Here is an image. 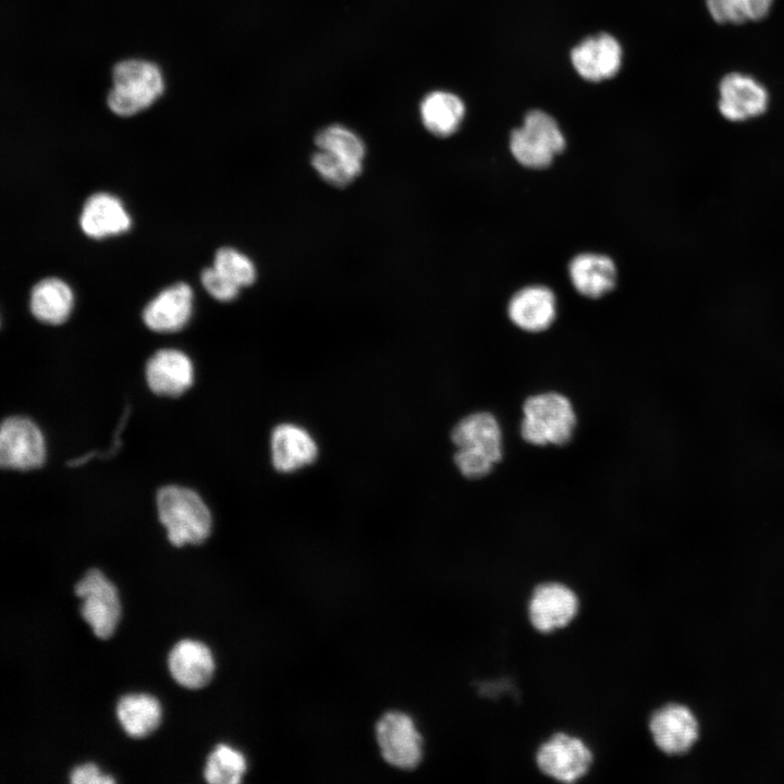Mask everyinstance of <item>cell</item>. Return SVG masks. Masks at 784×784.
<instances>
[{"label": "cell", "mask_w": 784, "mask_h": 784, "mask_svg": "<svg viewBox=\"0 0 784 784\" xmlns=\"http://www.w3.org/2000/svg\"><path fill=\"white\" fill-rule=\"evenodd\" d=\"M451 439L457 448L455 465L466 478L487 476L502 458V431L497 418L488 412L462 418L454 426Z\"/></svg>", "instance_id": "1"}, {"label": "cell", "mask_w": 784, "mask_h": 784, "mask_svg": "<svg viewBox=\"0 0 784 784\" xmlns=\"http://www.w3.org/2000/svg\"><path fill=\"white\" fill-rule=\"evenodd\" d=\"M159 519L176 547L204 542L211 530V514L203 499L193 490L167 486L157 494Z\"/></svg>", "instance_id": "2"}, {"label": "cell", "mask_w": 784, "mask_h": 784, "mask_svg": "<svg viewBox=\"0 0 784 784\" xmlns=\"http://www.w3.org/2000/svg\"><path fill=\"white\" fill-rule=\"evenodd\" d=\"M163 90L164 79L157 64L139 59L124 60L113 68L108 107L120 117H131L150 107Z\"/></svg>", "instance_id": "3"}, {"label": "cell", "mask_w": 784, "mask_h": 784, "mask_svg": "<svg viewBox=\"0 0 784 784\" xmlns=\"http://www.w3.org/2000/svg\"><path fill=\"white\" fill-rule=\"evenodd\" d=\"M522 438L535 445H564L571 441L576 415L571 401L558 392L531 395L523 405Z\"/></svg>", "instance_id": "4"}, {"label": "cell", "mask_w": 784, "mask_h": 784, "mask_svg": "<svg viewBox=\"0 0 784 784\" xmlns=\"http://www.w3.org/2000/svg\"><path fill=\"white\" fill-rule=\"evenodd\" d=\"M510 148L523 166L542 169L565 148V138L556 121L548 113L532 110L525 115L523 126L511 133Z\"/></svg>", "instance_id": "5"}, {"label": "cell", "mask_w": 784, "mask_h": 784, "mask_svg": "<svg viewBox=\"0 0 784 784\" xmlns=\"http://www.w3.org/2000/svg\"><path fill=\"white\" fill-rule=\"evenodd\" d=\"M75 595L83 599L79 611L100 639H108L114 632L121 616V604L117 588L97 568L89 569L75 584Z\"/></svg>", "instance_id": "6"}, {"label": "cell", "mask_w": 784, "mask_h": 784, "mask_svg": "<svg viewBox=\"0 0 784 784\" xmlns=\"http://www.w3.org/2000/svg\"><path fill=\"white\" fill-rule=\"evenodd\" d=\"M536 762L543 774L560 782L573 783L590 769L592 752L580 738L556 733L540 745Z\"/></svg>", "instance_id": "7"}, {"label": "cell", "mask_w": 784, "mask_h": 784, "mask_svg": "<svg viewBox=\"0 0 784 784\" xmlns=\"http://www.w3.org/2000/svg\"><path fill=\"white\" fill-rule=\"evenodd\" d=\"M45 440L39 428L26 417H9L1 425L0 464L3 468L29 470L45 461Z\"/></svg>", "instance_id": "8"}, {"label": "cell", "mask_w": 784, "mask_h": 784, "mask_svg": "<svg viewBox=\"0 0 784 784\" xmlns=\"http://www.w3.org/2000/svg\"><path fill=\"white\" fill-rule=\"evenodd\" d=\"M377 740L382 757L401 769H413L422 757V739L413 720L401 712H389L378 722Z\"/></svg>", "instance_id": "9"}, {"label": "cell", "mask_w": 784, "mask_h": 784, "mask_svg": "<svg viewBox=\"0 0 784 784\" xmlns=\"http://www.w3.org/2000/svg\"><path fill=\"white\" fill-rule=\"evenodd\" d=\"M718 109L728 122L742 123L762 115L769 105L765 87L754 77L733 72L719 85Z\"/></svg>", "instance_id": "10"}, {"label": "cell", "mask_w": 784, "mask_h": 784, "mask_svg": "<svg viewBox=\"0 0 784 784\" xmlns=\"http://www.w3.org/2000/svg\"><path fill=\"white\" fill-rule=\"evenodd\" d=\"M579 600L568 586L550 581L538 585L528 602V618L540 633H552L568 625L576 616Z\"/></svg>", "instance_id": "11"}, {"label": "cell", "mask_w": 784, "mask_h": 784, "mask_svg": "<svg viewBox=\"0 0 784 784\" xmlns=\"http://www.w3.org/2000/svg\"><path fill=\"white\" fill-rule=\"evenodd\" d=\"M649 730L658 748L670 755L687 751L698 737L696 718L681 705L657 710L650 718Z\"/></svg>", "instance_id": "12"}, {"label": "cell", "mask_w": 784, "mask_h": 784, "mask_svg": "<svg viewBox=\"0 0 784 784\" xmlns=\"http://www.w3.org/2000/svg\"><path fill=\"white\" fill-rule=\"evenodd\" d=\"M571 61L577 73L590 82L611 78L618 72L622 48L610 34L587 37L571 51Z\"/></svg>", "instance_id": "13"}, {"label": "cell", "mask_w": 784, "mask_h": 784, "mask_svg": "<svg viewBox=\"0 0 784 784\" xmlns=\"http://www.w3.org/2000/svg\"><path fill=\"white\" fill-rule=\"evenodd\" d=\"M193 308V291L184 282L162 290L143 310L145 324L156 332H175L189 320Z\"/></svg>", "instance_id": "14"}, {"label": "cell", "mask_w": 784, "mask_h": 784, "mask_svg": "<svg viewBox=\"0 0 784 784\" xmlns=\"http://www.w3.org/2000/svg\"><path fill=\"white\" fill-rule=\"evenodd\" d=\"M193 377L191 359L179 350H160L149 358L146 366L147 383L158 395L183 394L192 385Z\"/></svg>", "instance_id": "15"}, {"label": "cell", "mask_w": 784, "mask_h": 784, "mask_svg": "<svg viewBox=\"0 0 784 784\" xmlns=\"http://www.w3.org/2000/svg\"><path fill=\"white\" fill-rule=\"evenodd\" d=\"M271 460L281 473H291L311 464L318 446L311 434L295 424H280L271 433Z\"/></svg>", "instance_id": "16"}, {"label": "cell", "mask_w": 784, "mask_h": 784, "mask_svg": "<svg viewBox=\"0 0 784 784\" xmlns=\"http://www.w3.org/2000/svg\"><path fill=\"white\" fill-rule=\"evenodd\" d=\"M168 666L177 684L189 689H198L211 679L215 662L211 651L205 644L183 639L169 652Z\"/></svg>", "instance_id": "17"}, {"label": "cell", "mask_w": 784, "mask_h": 784, "mask_svg": "<svg viewBox=\"0 0 784 784\" xmlns=\"http://www.w3.org/2000/svg\"><path fill=\"white\" fill-rule=\"evenodd\" d=\"M79 225L87 236L98 240L126 232L131 218L119 198L108 193H95L83 206Z\"/></svg>", "instance_id": "18"}, {"label": "cell", "mask_w": 784, "mask_h": 784, "mask_svg": "<svg viewBox=\"0 0 784 784\" xmlns=\"http://www.w3.org/2000/svg\"><path fill=\"white\" fill-rule=\"evenodd\" d=\"M509 317L528 332L548 329L556 315L553 292L546 286H528L518 291L509 303Z\"/></svg>", "instance_id": "19"}, {"label": "cell", "mask_w": 784, "mask_h": 784, "mask_svg": "<svg viewBox=\"0 0 784 784\" xmlns=\"http://www.w3.org/2000/svg\"><path fill=\"white\" fill-rule=\"evenodd\" d=\"M571 281L584 296L597 298L610 292L616 282V268L607 256L580 254L568 266Z\"/></svg>", "instance_id": "20"}, {"label": "cell", "mask_w": 784, "mask_h": 784, "mask_svg": "<svg viewBox=\"0 0 784 784\" xmlns=\"http://www.w3.org/2000/svg\"><path fill=\"white\" fill-rule=\"evenodd\" d=\"M73 302V292L63 280L46 278L33 286L29 308L37 320L49 324H61L69 318Z\"/></svg>", "instance_id": "21"}, {"label": "cell", "mask_w": 784, "mask_h": 784, "mask_svg": "<svg viewBox=\"0 0 784 784\" xmlns=\"http://www.w3.org/2000/svg\"><path fill=\"white\" fill-rule=\"evenodd\" d=\"M419 111L427 131L439 137H448L458 130L465 107L456 95L437 90L422 99Z\"/></svg>", "instance_id": "22"}, {"label": "cell", "mask_w": 784, "mask_h": 784, "mask_svg": "<svg viewBox=\"0 0 784 784\" xmlns=\"http://www.w3.org/2000/svg\"><path fill=\"white\" fill-rule=\"evenodd\" d=\"M117 716L127 735L142 738L158 727L161 720V707L154 696L130 694L119 699Z\"/></svg>", "instance_id": "23"}, {"label": "cell", "mask_w": 784, "mask_h": 784, "mask_svg": "<svg viewBox=\"0 0 784 784\" xmlns=\"http://www.w3.org/2000/svg\"><path fill=\"white\" fill-rule=\"evenodd\" d=\"M245 770L246 760L242 752L220 744L209 755L204 776L211 784H237Z\"/></svg>", "instance_id": "24"}, {"label": "cell", "mask_w": 784, "mask_h": 784, "mask_svg": "<svg viewBox=\"0 0 784 784\" xmlns=\"http://www.w3.org/2000/svg\"><path fill=\"white\" fill-rule=\"evenodd\" d=\"M311 166L323 181L336 187H344L362 173L364 162L318 149L311 157Z\"/></svg>", "instance_id": "25"}, {"label": "cell", "mask_w": 784, "mask_h": 784, "mask_svg": "<svg viewBox=\"0 0 784 784\" xmlns=\"http://www.w3.org/2000/svg\"><path fill=\"white\" fill-rule=\"evenodd\" d=\"M318 149L333 152L346 159L364 162L366 146L352 130L340 124L329 125L315 136Z\"/></svg>", "instance_id": "26"}, {"label": "cell", "mask_w": 784, "mask_h": 784, "mask_svg": "<svg viewBox=\"0 0 784 784\" xmlns=\"http://www.w3.org/2000/svg\"><path fill=\"white\" fill-rule=\"evenodd\" d=\"M213 267L238 287L248 286L256 280L257 271L253 260L232 247L217 250Z\"/></svg>", "instance_id": "27"}, {"label": "cell", "mask_w": 784, "mask_h": 784, "mask_svg": "<svg viewBox=\"0 0 784 784\" xmlns=\"http://www.w3.org/2000/svg\"><path fill=\"white\" fill-rule=\"evenodd\" d=\"M200 278L205 290L217 301L231 302L238 295L241 287L221 274L213 266L205 268Z\"/></svg>", "instance_id": "28"}, {"label": "cell", "mask_w": 784, "mask_h": 784, "mask_svg": "<svg viewBox=\"0 0 784 784\" xmlns=\"http://www.w3.org/2000/svg\"><path fill=\"white\" fill-rule=\"evenodd\" d=\"M711 17L721 24H740L747 20L743 0H706Z\"/></svg>", "instance_id": "29"}, {"label": "cell", "mask_w": 784, "mask_h": 784, "mask_svg": "<svg viewBox=\"0 0 784 784\" xmlns=\"http://www.w3.org/2000/svg\"><path fill=\"white\" fill-rule=\"evenodd\" d=\"M70 781L73 784H111L115 782L110 775L101 774L95 763L75 767L71 771Z\"/></svg>", "instance_id": "30"}, {"label": "cell", "mask_w": 784, "mask_h": 784, "mask_svg": "<svg viewBox=\"0 0 784 784\" xmlns=\"http://www.w3.org/2000/svg\"><path fill=\"white\" fill-rule=\"evenodd\" d=\"M748 21H759L765 17L774 0H743Z\"/></svg>", "instance_id": "31"}]
</instances>
